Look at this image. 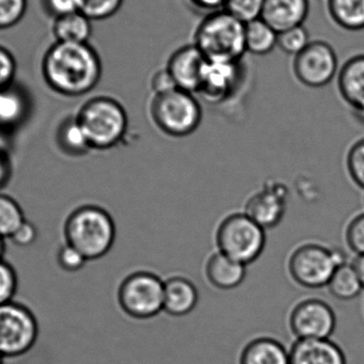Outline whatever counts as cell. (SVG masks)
I'll use <instances>...</instances> for the list:
<instances>
[{
  "label": "cell",
  "mask_w": 364,
  "mask_h": 364,
  "mask_svg": "<svg viewBox=\"0 0 364 364\" xmlns=\"http://www.w3.org/2000/svg\"><path fill=\"white\" fill-rule=\"evenodd\" d=\"M310 42L311 41H310L309 32L304 25L291 28L278 33V48L293 57L301 53Z\"/></svg>",
  "instance_id": "obj_29"
},
{
  "label": "cell",
  "mask_w": 364,
  "mask_h": 364,
  "mask_svg": "<svg viewBox=\"0 0 364 364\" xmlns=\"http://www.w3.org/2000/svg\"><path fill=\"white\" fill-rule=\"evenodd\" d=\"M28 114V102L14 85L0 90V127L10 130L21 125Z\"/></svg>",
  "instance_id": "obj_22"
},
{
  "label": "cell",
  "mask_w": 364,
  "mask_h": 364,
  "mask_svg": "<svg viewBox=\"0 0 364 364\" xmlns=\"http://www.w3.org/2000/svg\"><path fill=\"white\" fill-rule=\"evenodd\" d=\"M207 59L194 44L183 45L166 62V68L177 89L198 94Z\"/></svg>",
  "instance_id": "obj_13"
},
{
  "label": "cell",
  "mask_w": 364,
  "mask_h": 364,
  "mask_svg": "<svg viewBox=\"0 0 364 364\" xmlns=\"http://www.w3.org/2000/svg\"><path fill=\"white\" fill-rule=\"evenodd\" d=\"M25 220V214L16 200L0 194V237L10 239Z\"/></svg>",
  "instance_id": "obj_27"
},
{
  "label": "cell",
  "mask_w": 364,
  "mask_h": 364,
  "mask_svg": "<svg viewBox=\"0 0 364 364\" xmlns=\"http://www.w3.org/2000/svg\"><path fill=\"white\" fill-rule=\"evenodd\" d=\"M28 0H0V30L18 25L27 13Z\"/></svg>",
  "instance_id": "obj_31"
},
{
  "label": "cell",
  "mask_w": 364,
  "mask_h": 364,
  "mask_svg": "<svg viewBox=\"0 0 364 364\" xmlns=\"http://www.w3.org/2000/svg\"><path fill=\"white\" fill-rule=\"evenodd\" d=\"M205 274L214 288L232 290L245 279L246 267L216 250L205 261Z\"/></svg>",
  "instance_id": "obj_19"
},
{
  "label": "cell",
  "mask_w": 364,
  "mask_h": 364,
  "mask_svg": "<svg viewBox=\"0 0 364 364\" xmlns=\"http://www.w3.org/2000/svg\"><path fill=\"white\" fill-rule=\"evenodd\" d=\"M154 125L171 138H186L194 134L203 119V109L194 94L174 89L156 94L149 102Z\"/></svg>",
  "instance_id": "obj_5"
},
{
  "label": "cell",
  "mask_w": 364,
  "mask_h": 364,
  "mask_svg": "<svg viewBox=\"0 0 364 364\" xmlns=\"http://www.w3.org/2000/svg\"><path fill=\"white\" fill-rule=\"evenodd\" d=\"M346 241L348 248L357 256L364 255V213L350 220L346 229Z\"/></svg>",
  "instance_id": "obj_34"
},
{
  "label": "cell",
  "mask_w": 364,
  "mask_h": 364,
  "mask_svg": "<svg viewBox=\"0 0 364 364\" xmlns=\"http://www.w3.org/2000/svg\"><path fill=\"white\" fill-rule=\"evenodd\" d=\"M58 262L64 271L75 273L87 264V260L73 246L64 244L58 254Z\"/></svg>",
  "instance_id": "obj_35"
},
{
  "label": "cell",
  "mask_w": 364,
  "mask_h": 364,
  "mask_svg": "<svg viewBox=\"0 0 364 364\" xmlns=\"http://www.w3.org/2000/svg\"><path fill=\"white\" fill-rule=\"evenodd\" d=\"M309 14V0H265L261 18L277 33L304 25Z\"/></svg>",
  "instance_id": "obj_17"
},
{
  "label": "cell",
  "mask_w": 364,
  "mask_h": 364,
  "mask_svg": "<svg viewBox=\"0 0 364 364\" xmlns=\"http://www.w3.org/2000/svg\"><path fill=\"white\" fill-rule=\"evenodd\" d=\"M4 252H6V244H4V239L0 237V261L4 260Z\"/></svg>",
  "instance_id": "obj_44"
},
{
  "label": "cell",
  "mask_w": 364,
  "mask_h": 364,
  "mask_svg": "<svg viewBox=\"0 0 364 364\" xmlns=\"http://www.w3.org/2000/svg\"><path fill=\"white\" fill-rule=\"evenodd\" d=\"M290 364H348L343 350L331 339L296 340Z\"/></svg>",
  "instance_id": "obj_16"
},
{
  "label": "cell",
  "mask_w": 364,
  "mask_h": 364,
  "mask_svg": "<svg viewBox=\"0 0 364 364\" xmlns=\"http://www.w3.org/2000/svg\"><path fill=\"white\" fill-rule=\"evenodd\" d=\"M6 132L0 127V151H8L9 142Z\"/></svg>",
  "instance_id": "obj_43"
},
{
  "label": "cell",
  "mask_w": 364,
  "mask_h": 364,
  "mask_svg": "<svg viewBox=\"0 0 364 364\" xmlns=\"http://www.w3.org/2000/svg\"><path fill=\"white\" fill-rule=\"evenodd\" d=\"M65 243L76 248L87 261L106 256L114 245L117 227L111 214L96 205L75 209L64 225Z\"/></svg>",
  "instance_id": "obj_2"
},
{
  "label": "cell",
  "mask_w": 364,
  "mask_h": 364,
  "mask_svg": "<svg viewBox=\"0 0 364 364\" xmlns=\"http://www.w3.org/2000/svg\"><path fill=\"white\" fill-rule=\"evenodd\" d=\"M45 4L55 18L79 11L78 0H45Z\"/></svg>",
  "instance_id": "obj_39"
},
{
  "label": "cell",
  "mask_w": 364,
  "mask_h": 364,
  "mask_svg": "<svg viewBox=\"0 0 364 364\" xmlns=\"http://www.w3.org/2000/svg\"><path fill=\"white\" fill-rule=\"evenodd\" d=\"M36 237H38V230L36 226L32 223L25 220L23 225L13 233L10 240L15 245L27 247L36 242Z\"/></svg>",
  "instance_id": "obj_37"
},
{
  "label": "cell",
  "mask_w": 364,
  "mask_h": 364,
  "mask_svg": "<svg viewBox=\"0 0 364 364\" xmlns=\"http://www.w3.org/2000/svg\"><path fill=\"white\" fill-rule=\"evenodd\" d=\"M337 53L329 43L311 41L293 60V74L305 87L318 89L331 83L338 73Z\"/></svg>",
  "instance_id": "obj_10"
},
{
  "label": "cell",
  "mask_w": 364,
  "mask_h": 364,
  "mask_svg": "<svg viewBox=\"0 0 364 364\" xmlns=\"http://www.w3.org/2000/svg\"><path fill=\"white\" fill-rule=\"evenodd\" d=\"M41 68L45 83L66 97L87 95L102 76V58L90 43H53L45 53Z\"/></svg>",
  "instance_id": "obj_1"
},
{
  "label": "cell",
  "mask_w": 364,
  "mask_h": 364,
  "mask_svg": "<svg viewBox=\"0 0 364 364\" xmlns=\"http://www.w3.org/2000/svg\"><path fill=\"white\" fill-rule=\"evenodd\" d=\"M76 117L90 146L95 151L115 149L127 136L129 121L126 109L110 96H95L87 100Z\"/></svg>",
  "instance_id": "obj_4"
},
{
  "label": "cell",
  "mask_w": 364,
  "mask_h": 364,
  "mask_svg": "<svg viewBox=\"0 0 364 364\" xmlns=\"http://www.w3.org/2000/svg\"><path fill=\"white\" fill-rule=\"evenodd\" d=\"M193 44L210 62H242L246 53L245 23L226 10L203 15Z\"/></svg>",
  "instance_id": "obj_3"
},
{
  "label": "cell",
  "mask_w": 364,
  "mask_h": 364,
  "mask_svg": "<svg viewBox=\"0 0 364 364\" xmlns=\"http://www.w3.org/2000/svg\"><path fill=\"white\" fill-rule=\"evenodd\" d=\"M288 195L284 184L269 182L247 199L244 213L265 230L274 228L286 215Z\"/></svg>",
  "instance_id": "obj_12"
},
{
  "label": "cell",
  "mask_w": 364,
  "mask_h": 364,
  "mask_svg": "<svg viewBox=\"0 0 364 364\" xmlns=\"http://www.w3.org/2000/svg\"><path fill=\"white\" fill-rule=\"evenodd\" d=\"M151 87L154 95L177 89L172 77L168 74L166 68H160L153 75L151 79Z\"/></svg>",
  "instance_id": "obj_38"
},
{
  "label": "cell",
  "mask_w": 364,
  "mask_h": 364,
  "mask_svg": "<svg viewBox=\"0 0 364 364\" xmlns=\"http://www.w3.org/2000/svg\"><path fill=\"white\" fill-rule=\"evenodd\" d=\"M215 244L218 252L247 267L264 250L265 229L244 212H235L220 220L216 228Z\"/></svg>",
  "instance_id": "obj_6"
},
{
  "label": "cell",
  "mask_w": 364,
  "mask_h": 364,
  "mask_svg": "<svg viewBox=\"0 0 364 364\" xmlns=\"http://www.w3.org/2000/svg\"><path fill=\"white\" fill-rule=\"evenodd\" d=\"M79 12L92 21H106L114 16L123 6L124 0H78Z\"/></svg>",
  "instance_id": "obj_28"
},
{
  "label": "cell",
  "mask_w": 364,
  "mask_h": 364,
  "mask_svg": "<svg viewBox=\"0 0 364 364\" xmlns=\"http://www.w3.org/2000/svg\"><path fill=\"white\" fill-rule=\"evenodd\" d=\"M38 336V318L27 306L14 301L0 306V354L4 359L25 356Z\"/></svg>",
  "instance_id": "obj_9"
},
{
  "label": "cell",
  "mask_w": 364,
  "mask_h": 364,
  "mask_svg": "<svg viewBox=\"0 0 364 364\" xmlns=\"http://www.w3.org/2000/svg\"><path fill=\"white\" fill-rule=\"evenodd\" d=\"M196 286L183 276H172L164 282V310L172 316H188L196 308Z\"/></svg>",
  "instance_id": "obj_18"
},
{
  "label": "cell",
  "mask_w": 364,
  "mask_h": 364,
  "mask_svg": "<svg viewBox=\"0 0 364 364\" xmlns=\"http://www.w3.org/2000/svg\"><path fill=\"white\" fill-rule=\"evenodd\" d=\"M331 19L348 31L364 29V0H327Z\"/></svg>",
  "instance_id": "obj_25"
},
{
  "label": "cell",
  "mask_w": 364,
  "mask_h": 364,
  "mask_svg": "<svg viewBox=\"0 0 364 364\" xmlns=\"http://www.w3.org/2000/svg\"><path fill=\"white\" fill-rule=\"evenodd\" d=\"M278 33L262 18L245 23L246 53L267 55L277 47Z\"/></svg>",
  "instance_id": "obj_24"
},
{
  "label": "cell",
  "mask_w": 364,
  "mask_h": 364,
  "mask_svg": "<svg viewBox=\"0 0 364 364\" xmlns=\"http://www.w3.org/2000/svg\"><path fill=\"white\" fill-rule=\"evenodd\" d=\"M4 360H6V359H4V356H2L1 354H0V364H4Z\"/></svg>",
  "instance_id": "obj_45"
},
{
  "label": "cell",
  "mask_w": 364,
  "mask_h": 364,
  "mask_svg": "<svg viewBox=\"0 0 364 364\" xmlns=\"http://www.w3.org/2000/svg\"><path fill=\"white\" fill-rule=\"evenodd\" d=\"M346 262L341 250L310 242L293 250L289 257L288 272L299 286L318 290L327 287L336 269Z\"/></svg>",
  "instance_id": "obj_7"
},
{
  "label": "cell",
  "mask_w": 364,
  "mask_h": 364,
  "mask_svg": "<svg viewBox=\"0 0 364 364\" xmlns=\"http://www.w3.org/2000/svg\"><path fill=\"white\" fill-rule=\"evenodd\" d=\"M241 63L207 61L198 94L212 102H220L230 96L241 76Z\"/></svg>",
  "instance_id": "obj_14"
},
{
  "label": "cell",
  "mask_w": 364,
  "mask_h": 364,
  "mask_svg": "<svg viewBox=\"0 0 364 364\" xmlns=\"http://www.w3.org/2000/svg\"><path fill=\"white\" fill-rule=\"evenodd\" d=\"M289 326L296 340L331 339L337 327V316L323 299H306L291 310Z\"/></svg>",
  "instance_id": "obj_11"
},
{
  "label": "cell",
  "mask_w": 364,
  "mask_h": 364,
  "mask_svg": "<svg viewBox=\"0 0 364 364\" xmlns=\"http://www.w3.org/2000/svg\"><path fill=\"white\" fill-rule=\"evenodd\" d=\"M239 364H290V352L273 338H257L246 344Z\"/></svg>",
  "instance_id": "obj_20"
},
{
  "label": "cell",
  "mask_w": 364,
  "mask_h": 364,
  "mask_svg": "<svg viewBox=\"0 0 364 364\" xmlns=\"http://www.w3.org/2000/svg\"><path fill=\"white\" fill-rule=\"evenodd\" d=\"M17 284L16 272L12 265L4 260L0 261V306L14 301Z\"/></svg>",
  "instance_id": "obj_33"
},
{
  "label": "cell",
  "mask_w": 364,
  "mask_h": 364,
  "mask_svg": "<svg viewBox=\"0 0 364 364\" xmlns=\"http://www.w3.org/2000/svg\"><path fill=\"white\" fill-rule=\"evenodd\" d=\"M16 60L13 53L0 45V90L13 85L16 75Z\"/></svg>",
  "instance_id": "obj_36"
},
{
  "label": "cell",
  "mask_w": 364,
  "mask_h": 364,
  "mask_svg": "<svg viewBox=\"0 0 364 364\" xmlns=\"http://www.w3.org/2000/svg\"><path fill=\"white\" fill-rule=\"evenodd\" d=\"M12 174V164L8 151H0V188L10 179Z\"/></svg>",
  "instance_id": "obj_41"
},
{
  "label": "cell",
  "mask_w": 364,
  "mask_h": 364,
  "mask_svg": "<svg viewBox=\"0 0 364 364\" xmlns=\"http://www.w3.org/2000/svg\"><path fill=\"white\" fill-rule=\"evenodd\" d=\"M186 1L193 10L207 15L224 10L227 0H186Z\"/></svg>",
  "instance_id": "obj_40"
},
{
  "label": "cell",
  "mask_w": 364,
  "mask_h": 364,
  "mask_svg": "<svg viewBox=\"0 0 364 364\" xmlns=\"http://www.w3.org/2000/svg\"><path fill=\"white\" fill-rule=\"evenodd\" d=\"M326 288L331 296L342 301L357 299L364 290L356 269L352 263L348 262L343 263L336 269Z\"/></svg>",
  "instance_id": "obj_23"
},
{
  "label": "cell",
  "mask_w": 364,
  "mask_h": 364,
  "mask_svg": "<svg viewBox=\"0 0 364 364\" xmlns=\"http://www.w3.org/2000/svg\"><path fill=\"white\" fill-rule=\"evenodd\" d=\"M338 89L355 119L364 125V53L350 58L340 68Z\"/></svg>",
  "instance_id": "obj_15"
},
{
  "label": "cell",
  "mask_w": 364,
  "mask_h": 364,
  "mask_svg": "<svg viewBox=\"0 0 364 364\" xmlns=\"http://www.w3.org/2000/svg\"><path fill=\"white\" fill-rule=\"evenodd\" d=\"M93 21L82 13H70L53 18L51 32L55 42L68 44H85L89 43L93 33Z\"/></svg>",
  "instance_id": "obj_21"
},
{
  "label": "cell",
  "mask_w": 364,
  "mask_h": 364,
  "mask_svg": "<svg viewBox=\"0 0 364 364\" xmlns=\"http://www.w3.org/2000/svg\"><path fill=\"white\" fill-rule=\"evenodd\" d=\"M164 282L151 272L129 274L119 284L117 301L130 318L149 320L164 310Z\"/></svg>",
  "instance_id": "obj_8"
},
{
  "label": "cell",
  "mask_w": 364,
  "mask_h": 364,
  "mask_svg": "<svg viewBox=\"0 0 364 364\" xmlns=\"http://www.w3.org/2000/svg\"><path fill=\"white\" fill-rule=\"evenodd\" d=\"M58 143L64 153L75 157L87 155L92 151L76 115L68 117L61 124L58 132Z\"/></svg>",
  "instance_id": "obj_26"
},
{
  "label": "cell",
  "mask_w": 364,
  "mask_h": 364,
  "mask_svg": "<svg viewBox=\"0 0 364 364\" xmlns=\"http://www.w3.org/2000/svg\"><path fill=\"white\" fill-rule=\"evenodd\" d=\"M265 0H227L225 10L244 23L260 18Z\"/></svg>",
  "instance_id": "obj_30"
},
{
  "label": "cell",
  "mask_w": 364,
  "mask_h": 364,
  "mask_svg": "<svg viewBox=\"0 0 364 364\" xmlns=\"http://www.w3.org/2000/svg\"><path fill=\"white\" fill-rule=\"evenodd\" d=\"M353 267L356 269L357 274H358L359 279H360L361 284L364 289V255L357 256L355 260L353 261Z\"/></svg>",
  "instance_id": "obj_42"
},
{
  "label": "cell",
  "mask_w": 364,
  "mask_h": 364,
  "mask_svg": "<svg viewBox=\"0 0 364 364\" xmlns=\"http://www.w3.org/2000/svg\"><path fill=\"white\" fill-rule=\"evenodd\" d=\"M346 170L353 182L364 190V138L355 142L348 149Z\"/></svg>",
  "instance_id": "obj_32"
}]
</instances>
